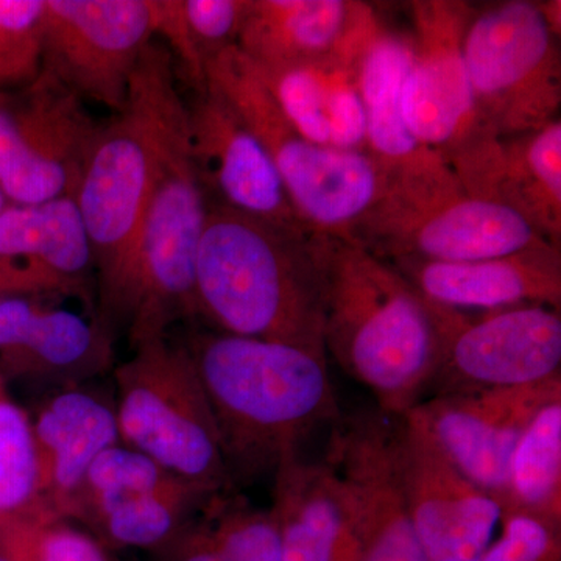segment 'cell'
Listing matches in <instances>:
<instances>
[{"mask_svg": "<svg viewBox=\"0 0 561 561\" xmlns=\"http://www.w3.org/2000/svg\"><path fill=\"white\" fill-rule=\"evenodd\" d=\"M171 51L153 39L133 72L127 101L101 124L88 154L76 202L92 254L99 316L122 327L140 231L172 139L187 124Z\"/></svg>", "mask_w": 561, "mask_h": 561, "instance_id": "cell-1", "label": "cell"}, {"mask_svg": "<svg viewBox=\"0 0 561 561\" xmlns=\"http://www.w3.org/2000/svg\"><path fill=\"white\" fill-rule=\"evenodd\" d=\"M186 345L232 489L275 478L313 432L342 419L327 357L219 331L197 332Z\"/></svg>", "mask_w": 561, "mask_h": 561, "instance_id": "cell-2", "label": "cell"}, {"mask_svg": "<svg viewBox=\"0 0 561 561\" xmlns=\"http://www.w3.org/2000/svg\"><path fill=\"white\" fill-rule=\"evenodd\" d=\"M312 243L327 354L371 391L378 411L405 415L426 400L440 360L431 302L359 243L321 234Z\"/></svg>", "mask_w": 561, "mask_h": 561, "instance_id": "cell-3", "label": "cell"}, {"mask_svg": "<svg viewBox=\"0 0 561 561\" xmlns=\"http://www.w3.org/2000/svg\"><path fill=\"white\" fill-rule=\"evenodd\" d=\"M312 238L279 230L208 195L195 271L197 317L225 334L327 357Z\"/></svg>", "mask_w": 561, "mask_h": 561, "instance_id": "cell-4", "label": "cell"}, {"mask_svg": "<svg viewBox=\"0 0 561 561\" xmlns=\"http://www.w3.org/2000/svg\"><path fill=\"white\" fill-rule=\"evenodd\" d=\"M206 80L261 140L301 224L313 234L351 242L389 190L381 165L367 151L328 149L306 139L236 46L206 62Z\"/></svg>", "mask_w": 561, "mask_h": 561, "instance_id": "cell-5", "label": "cell"}, {"mask_svg": "<svg viewBox=\"0 0 561 561\" xmlns=\"http://www.w3.org/2000/svg\"><path fill=\"white\" fill-rule=\"evenodd\" d=\"M131 350L114 367L121 443L210 493L234 491L186 342L160 335Z\"/></svg>", "mask_w": 561, "mask_h": 561, "instance_id": "cell-6", "label": "cell"}, {"mask_svg": "<svg viewBox=\"0 0 561 561\" xmlns=\"http://www.w3.org/2000/svg\"><path fill=\"white\" fill-rule=\"evenodd\" d=\"M463 58L483 131L513 138L559 119V38L529 0L476 10L463 39Z\"/></svg>", "mask_w": 561, "mask_h": 561, "instance_id": "cell-7", "label": "cell"}, {"mask_svg": "<svg viewBox=\"0 0 561 561\" xmlns=\"http://www.w3.org/2000/svg\"><path fill=\"white\" fill-rule=\"evenodd\" d=\"M206 213L208 192L192 154L187 117L165 153L140 231L122 317L131 345L197 317L195 271Z\"/></svg>", "mask_w": 561, "mask_h": 561, "instance_id": "cell-8", "label": "cell"}, {"mask_svg": "<svg viewBox=\"0 0 561 561\" xmlns=\"http://www.w3.org/2000/svg\"><path fill=\"white\" fill-rule=\"evenodd\" d=\"M351 242L387 262H465L546 241L522 216L471 197L456 179L419 190H387Z\"/></svg>", "mask_w": 561, "mask_h": 561, "instance_id": "cell-9", "label": "cell"}, {"mask_svg": "<svg viewBox=\"0 0 561 561\" xmlns=\"http://www.w3.org/2000/svg\"><path fill=\"white\" fill-rule=\"evenodd\" d=\"M216 494L184 481L124 443L95 459L70 502L79 523L106 552L157 553L190 526Z\"/></svg>", "mask_w": 561, "mask_h": 561, "instance_id": "cell-10", "label": "cell"}, {"mask_svg": "<svg viewBox=\"0 0 561 561\" xmlns=\"http://www.w3.org/2000/svg\"><path fill=\"white\" fill-rule=\"evenodd\" d=\"M99 124L79 95L41 70L0 92V191L10 205L76 197Z\"/></svg>", "mask_w": 561, "mask_h": 561, "instance_id": "cell-11", "label": "cell"}, {"mask_svg": "<svg viewBox=\"0 0 561 561\" xmlns=\"http://www.w3.org/2000/svg\"><path fill=\"white\" fill-rule=\"evenodd\" d=\"M431 306L440 334V360L426 400L512 389L561 375L560 309L519 306L472 317Z\"/></svg>", "mask_w": 561, "mask_h": 561, "instance_id": "cell-12", "label": "cell"}, {"mask_svg": "<svg viewBox=\"0 0 561 561\" xmlns=\"http://www.w3.org/2000/svg\"><path fill=\"white\" fill-rule=\"evenodd\" d=\"M154 38L153 0H46L41 70L81 101L119 113Z\"/></svg>", "mask_w": 561, "mask_h": 561, "instance_id": "cell-13", "label": "cell"}, {"mask_svg": "<svg viewBox=\"0 0 561 561\" xmlns=\"http://www.w3.org/2000/svg\"><path fill=\"white\" fill-rule=\"evenodd\" d=\"M474 11L460 0L411 3L413 60L402 87V116L415 139L448 164L490 136L476 113L463 58Z\"/></svg>", "mask_w": 561, "mask_h": 561, "instance_id": "cell-14", "label": "cell"}, {"mask_svg": "<svg viewBox=\"0 0 561 561\" xmlns=\"http://www.w3.org/2000/svg\"><path fill=\"white\" fill-rule=\"evenodd\" d=\"M327 463L348 500L357 561H427L402 485L398 416L375 411L339 420Z\"/></svg>", "mask_w": 561, "mask_h": 561, "instance_id": "cell-15", "label": "cell"}, {"mask_svg": "<svg viewBox=\"0 0 561 561\" xmlns=\"http://www.w3.org/2000/svg\"><path fill=\"white\" fill-rule=\"evenodd\" d=\"M405 500L427 561H479L501 507L448 459L415 409L398 419Z\"/></svg>", "mask_w": 561, "mask_h": 561, "instance_id": "cell-16", "label": "cell"}, {"mask_svg": "<svg viewBox=\"0 0 561 561\" xmlns=\"http://www.w3.org/2000/svg\"><path fill=\"white\" fill-rule=\"evenodd\" d=\"M65 298L0 295L3 381L81 386L114 364V332L99 312L60 306Z\"/></svg>", "mask_w": 561, "mask_h": 561, "instance_id": "cell-17", "label": "cell"}, {"mask_svg": "<svg viewBox=\"0 0 561 561\" xmlns=\"http://www.w3.org/2000/svg\"><path fill=\"white\" fill-rule=\"evenodd\" d=\"M191 150L206 192L228 208L291 234L309 236L261 140L216 88L187 103Z\"/></svg>", "mask_w": 561, "mask_h": 561, "instance_id": "cell-18", "label": "cell"}, {"mask_svg": "<svg viewBox=\"0 0 561 561\" xmlns=\"http://www.w3.org/2000/svg\"><path fill=\"white\" fill-rule=\"evenodd\" d=\"M561 397V375L529 386L434 397L416 405L448 459L497 502L524 431Z\"/></svg>", "mask_w": 561, "mask_h": 561, "instance_id": "cell-19", "label": "cell"}, {"mask_svg": "<svg viewBox=\"0 0 561 561\" xmlns=\"http://www.w3.org/2000/svg\"><path fill=\"white\" fill-rule=\"evenodd\" d=\"M94 254L76 197L7 205L0 214V295L79 298L92 305Z\"/></svg>", "mask_w": 561, "mask_h": 561, "instance_id": "cell-20", "label": "cell"}, {"mask_svg": "<svg viewBox=\"0 0 561 561\" xmlns=\"http://www.w3.org/2000/svg\"><path fill=\"white\" fill-rule=\"evenodd\" d=\"M461 190L522 216L561 247V121L513 138L479 139L449 162Z\"/></svg>", "mask_w": 561, "mask_h": 561, "instance_id": "cell-21", "label": "cell"}, {"mask_svg": "<svg viewBox=\"0 0 561 561\" xmlns=\"http://www.w3.org/2000/svg\"><path fill=\"white\" fill-rule=\"evenodd\" d=\"M413 60L411 33L382 21L365 44L357 88L367 121V151L381 165L389 187H420L456 176L451 165L415 139L402 116V87Z\"/></svg>", "mask_w": 561, "mask_h": 561, "instance_id": "cell-22", "label": "cell"}, {"mask_svg": "<svg viewBox=\"0 0 561 561\" xmlns=\"http://www.w3.org/2000/svg\"><path fill=\"white\" fill-rule=\"evenodd\" d=\"M434 305L491 312L519 306L561 308V249L541 242L504 256L465 262H390Z\"/></svg>", "mask_w": 561, "mask_h": 561, "instance_id": "cell-23", "label": "cell"}, {"mask_svg": "<svg viewBox=\"0 0 561 561\" xmlns=\"http://www.w3.org/2000/svg\"><path fill=\"white\" fill-rule=\"evenodd\" d=\"M379 21L351 0H251L236 47L257 66L357 58Z\"/></svg>", "mask_w": 561, "mask_h": 561, "instance_id": "cell-24", "label": "cell"}, {"mask_svg": "<svg viewBox=\"0 0 561 561\" xmlns=\"http://www.w3.org/2000/svg\"><path fill=\"white\" fill-rule=\"evenodd\" d=\"M31 421L44 505L68 519L91 465L121 443L116 405L88 387H62L41 402Z\"/></svg>", "mask_w": 561, "mask_h": 561, "instance_id": "cell-25", "label": "cell"}, {"mask_svg": "<svg viewBox=\"0 0 561 561\" xmlns=\"http://www.w3.org/2000/svg\"><path fill=\"white\" fill-rule=\"evenodd\" d=\"M359 61L334 57L301 65H251L306 139L328 149L367 151V121L357 88Z\"/></svg>", "mask_w": 561, "mask_h": 561, "instance_id": "cell-26", "label": "cell"}, {"mask_svg": "<svg viewBox=\"0 0 561 561\" xmlns=\"http://www.w3.org/2000/svg\"><path fill=\"white\" fill-rule=\"evenodd\" d=\"M273 515L280 561H357L348 500L334 470L323 463L287 461L273 478Z\"/></svg>", "mask_w": 561, "mask_h": 561, "instance_id": "cell-27", "label": "cell"}, {"mask_svg": "<svg viewBox=\"0 0 561 561\" xmlns=\"http://www.w3.org/2000/svg\"><path fill=\"white\" fill-rule=\"evenodd\" d=\"M497 504L561 527V397L542 405L524 431Z\"/></svg>", "mask_w": 561, "mask_h": 561, "instance_id": "cell-28", "label": "cell"}, {"mask_svg": "<svg viewBox=\"0 0 561 561\" xmlns=\"http://www.w3.org/2000/svg\"><path fill=\"white\" fill-rule=\"evenodd\" d=\"M50 513L41 494L31 415L0 391V523ZM54 515V513H51Z\"/></svg>", "mask_w": 561, "mask_h": 561, "instance_id": "cell-29", "label": "cell"}, {"mask_svg": "<svg viewBox=\"0 0 561 561\" xmlns=\"http://www.w3.org/2000/svg\"><path fill=\"white\" fill-rule=\"evenodd\" d=\"M0 557L7 561H110V553L92 535L51 513L0 523Z\"/></svg>", "mask_w": 561, "mask_h": 561, "instance_id": "cell-30", "label": "cell"}, {"mask_svg": "<svg viewBox=\"0 0 561 561\" xmlns=\"http://www.w3.org/2000/svg\"><path fill=\"white\" fill-rule=\"evenodd\" d=\"M228 561H280L278 523L234 491L216 494L203 511Z\"/></svg>", "mask_w": 561, "mask_h": 561, "instance_id": "cell-31", "label": "cell"}, {"mask_svg": "<svg viewBox=\"0 0 561 561\" xmlns=\"http://www.w3.org/2000/svg\"><path fill=\"white\" fill-rule=\"evenodd\" d=\"M46 0H0V92L24 90L43 69Z\"/></svg>", "mask_w": 561, "mask_h": 561, "instance_id": "cell-32", "label": "cell"}, {"mask_svg": "<svg viewBox=\"0 0 561 561\" xmlns=\"http://www.w3.org/2000/svg\"><path fill=\"white\" fill-rule=\"evenodd\" d=\"M501 527L479 561H561V527L518 513L501 515Z\"/></svg>", "mask_w": 561, "mask_h": 561, "instance_id": "cell-33", "label": "cell"}, {"mask_svg": "<svg viewBox=\"0 0 561 561\" xmlns=\"http://www.w3.org/2000/svg\"><path fill=\"white\" fill-rule=\"evenodd\" d=\"M157 557L158 561H228L203 512L158 551Z\"/></svg>", "mask_w": 561, "mask_h": 561, "instance_id": "cell-34", "label": "cell"}, {"mask_svg": "<svg viewBox=\"0 0 561 561\" xmlns=\"http://www.w3.org/2000/svg\"><path fill=\"white\" fill-rule=\"evenodd\" d=\"M542 20L548 25L553 36L560 39L561 35V2L560 0H549V2H538Z\"/></svg>", "mask_w": 561, "mask_h": 561, "instance_id": "cell-35", "label": "cell"}, {"mask_svg": "<svg viewBox=\"0 0 561 561\" xmlns=\"http://www.w3.org/2000/svg\"><path fill=\"white\" fill-rule=\"evenodd\" d=\"M7 205H9V202H7L5 195L0 191V214H2V210L5 209Z\"/></svg>", "mask_w": 561, "mask_h": 561, "instance_id": "cell-36", "label": "cell"}, {"mask_svg": "<svg viewBox=\"0 0 561 561\" xmlns=\"http://www.w3.org/2000/svg\"><path fill=\"white\" fill-rule=\"evenodd\" d=\"M7 390L5 381H3L2 376H0V391Z\"/></svg>", "mask_w": 561, "mask_h": 561, "instance_id": "cell-37", "label": "cell"}, {"mask_svg": "<svg viewBox=\"0 0 561 561\" xmlns=\"http://www.w3.org/2000/svg\"><path fill=\"white\" fill-rule=\"evenodd\" d=\"M110 561H122V560H119V559H116V557H114V556H111V553H110Z\"/></svg>", "mask_w": 561, "mask_h": 561, "instance_id": "cell-38", "label": "cell"}, {"mask_svg": "<svg viewBox=\"0 0 561 561\" xmlns=\"http://www.w3.org/2000/svg\"><path fill=\"white\" fill-rule=\"evenodd\" d=\"M0 561H7L5 559H3V557H0Z\"/></svg>", "mask_w": 561, "mask_h": 561, "instance_id": "cell-39", "label": "cell"}]
</instances>
